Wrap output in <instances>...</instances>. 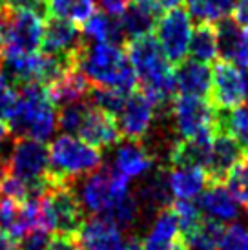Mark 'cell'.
<instances>
[{"instance_id":"cell-1","label":"cell","mask_w":248,"mask_h":250,"mask_svg":"<svg viewBox=\"0 0 248 250\" xmlns=\"http://www.w3.org/2000/svg\"><path fill=\"white\" fill-rule=\"evenodd\" d=\"M126 53L135 70L137 83L143 86V93L155 104V108L172 104L173 93L177 91L175 71L159 46L157 39L150 35L133 39L128 44Z\"/></svg>"},{"instance_id":"cell-2","label":"cell","mask_w":248,"mask_h":250,"mask_svg":"<svg viewBox=\"0 0 248 250\" xmlns=\"http://www.w3.org/2000/svg\"><path fill=\"white\" fill-rule=\"evenodd\" d=\"M75 66L95 88H115L130 93L137 84L135 70L121 44L84 42L75 55Z\"/></svg>"},{"instance_id":"cell-3","label":"cell","mask_w":248,"mask_h":250,"mask_svg":"<svg viewBox=\"0 0 248 250\" xmlns=\"http://www.w3.org/2000/svg\"><path fill=\"white\" fill-rule=\"evenodd\" d=\"M7 126L19 137H29L42 143L55 137L59 130V111L44 84H22L17 104L7 117Z\"/></svg>"},{"instance_id":"cell-4","label":"cell","mask_w":248,"mask_h":250,"mask_svg":"<svg viewBox=\"0 0 248 250\" xmlns=\"http://www.w3.org/2000/svg\"><path fill=\"white\" fill-rule=\"evenodd\" d=\"M49 150V177L57 183L83 179L103 167V152L86 143L79 135L62 133L51 139Z\"/></svg>"},{"instance_id":"cell-5","label":"cell","mask_w":248,"mask_h":250,"mask_svg":"<svg viewBox=\"0 0 248 250\" xmlns=\"http://www.w3.org/2000/svg\"><path fill=\"white\" fill-rule=\"evenodd\" d=\"M83 212L75 190L66 183L51 179L46 192L39 195V229L49 234H75L84 221Z\"/></svg>"},{"instance_id":"cell-6","label":"cell","mask_w":248,"mask_h":250,"mask_svg":"<svg viewBox=\"0 0 248 250\" xmlns=\"http://www.w3.org/2000/svg\"><path fill=\"white\" fill-rule=\"evenodd\" d=\"M0 33L2 57L37 53L42 48L44 39L42 15L0 4Z\"/></svg>"},{"instance_id":"cell-7","label":"cell","mask_w":248,"mask_h":250,"mask_svg":"<svg viewBox=\"0 0 248 250\" xmlns=\"http://www.w3.org/2000/svg\"><path fill=\"white\" fill-rule=\"evenodd\" d=\"M84 212L91 215H108L110 210L131 194L130 179L111 167H101L93 174L83 177L75 190Z\"/></svg>"},{"instance_id":"cell-8","label":"cell","mask_w":248,"mask_h":250,"mask_svg":"<svg viewBox=\"0 0 248 250\" xmlns=\"http://www.w3.org/2000/svg\"><path fill=\"white\" fill-rule=\"evenodd\" d=\"M7 167H9V174L29 185L37 195H42L51 185L49 150L46 143L42 141L19 137L9 150Z\"/></svg>"},{"instance_id":"cell-9","label":"cell","mask_w":248,"mask_h":250,"mask_svg":"<svg viewBox=\"0 0 248 250\" xmlns=\"http://www.w3.org/2000/svg\"><path fill=\"white\" fill-rule=\"evenodd\" d=\"M193 35L192 15L181 7L168 9L155 24V39L166 59L172 64H181L190 55V42Z\"/></svg>"},{"instance_id":"cell-10","label":"cell","mask_w":248,"mask_h":250,"mask_svg":"<svg viewBox=\"0 0 248 250\" xmlns=\"http://www.w3.org/2000/svg\"><path fill=\"white\" fill-rule=\"evenodd\" d=\"M173 128L183 139L215 132L217 110L203 97L179 95L170 104Z\"/></svg>"},{"instance_id":"cell-11","label":"cell","mask_w":248,"mask_h":250,"mask_svg":"<svg viewBox=\"0 0 248 250\" xmlns=\"http://www.w3.org/2000/svg\"><path fill=\"white\" fill-rule=\"evenodd\" d=\"M247 86L245 73L230 62L221 61L212 70V88H210V104L217 111L232 110L245 101Z\"/></svg>"},{"instance_id":"cell-12","label":"cell","mask_w":248,"mask_h":250,"mask_svg":"<svg viewBox=\"0 0 248 250\" xmlns=\"http://www.w3.org/2000/svg\"><path fill=\"white\" fill-rule=\"evenodd\" d=\"M119 130L123 137L130 141H141L152 130L155 121V104L145 93H128L117 117Z\"/></svg>"},{"instance_id":"cell-13","label":"cell","mask_w":248,"mask_h":250,"mask_svg":"<svg viewBox=\"0 0 248 250\" xmlns=\"http://www.w3.org/2000/svg\"><path fill=\"white\" fill-rule=\"evenodd\" d=\"M39 229V197L17 201L0 195V232L11 239H22L28 232Z\"/></svg>"},{"instance_id":"cell-14","label":"cell","mask_w":248,"mask_h":250,"mask_svg":"<svg viewBox=\"0 0 248 250\" xmlns=\"http://www.w3.org/2000/svg\"><path fill=\"white\" fill-rule=\"evenodd\" d=\"M75 239L83 250H121L124 245L123 229L103 215H91L84 219Z\"/></svg>"},{"instance_id":"cell-15","label":"cell","mask_w":248,"mask_h":250,"mask_svg":"<svg viewBox=\"0 0 248 250\" xmlns=\"http://www.w3.org/2000/svg\"><path fill=\"white\" fill-rule=\"evenodd\" d=\"M84 46L83 31L77 28L75 22L64 21L51 17L44 24V39H42V49L46 53L57 57L69 59L75 64V55Z\"/></svg>"},{"instance_id":"cell-16","label":"cell","mask_w":248,"mask_h":250,"mask_svg":"<svg viewBox=\"0 0 248 250\" xmlns=\"http://www.w3.org/2000/svg\"><path fill=\"white\" fill-rule=\"evenodd\" d=\"M145 250H188L185 237L181 234V225L172 205L159 210L152 227L143 241Z\"/></svg>"},{"instance_id":"cell-17","label":"cell","mask_w":248,"mask_h":250,"mask_svg":"<svg viewBox=\"0 0 248 250\" xmlns=\"http://www.w3.org/2000/svg\"><path fill=\"white\" fill-rule=\"evenodd\" d=\"M243 159V146L237 141L228 135V133L215 130L212 146H210V155L205 170H207L210 183H221L227 179L228 172Z\"/></svg>"},{"instance_id":"cell-18","label":"cell","mask_w":248,"mask_h":250,"mask_svg":"<svg viewBox=\"0 0 248 250\" xmlns=\"http://www.w3.org/2000/svg\"><path fill=\"white\" fill-rule=\"evenodd\" d=\"M219 57L225 62L248 70V26L227 19L217 24Z\"/></svg>"},{"instance_id":"cell-19","label":"cell","mask_w":248,"mask_h":250,"mask_svg":"<svg viewBox=\"0 0 248 250\" xmlns=\"http://www.w3.org/2000/svg\"><path fill=\"white\" fill-rule=\"evenodd\" d=\"M111 168L126 179H141L152 172L153 157L139 141H124L115 145Z\"/></svg>"},{"instance_id":"cell-20","label":"cell","mask_w":248,"mask_h":250,"mask_svg":"<svg viewBox=\"0 0 248 250\" xmlns=\"http://www.w3.org/2000/svg\"><path fill=\"white\" fill-rule=\"evenodd\" d=\"M79 137L93 145L99 150H104V148H111V146L117 145L123 137V133L119 130L117 119L113 115L90 106V111H88V115L83 123V128L79 132Z\"/></svg>"},{"instance_id":"cell-21","label":"cell","mask_w":248,"mask_h":250,"mask_svg":"<svg viewBox=\"0 0 248 250\" xmlns=\"http://www.w3.org/2000/svg\"><path fill=\"white\" fill-rule=\"evenodd\" d=\"M91 84L75 64L61 73L53 83L48 84V95L55 106H66L71 103H81L90 97Z\"/></svg>"},{"instance_id":"cell-22","label":"cell","mask_w":248,"mask_h":250,"mask_svg":"<svg viewBox=\"0 0 248 250\" xmlns=\"http://www.w3.org/2000/svg\"><path fill=\"white\" fill-rule=\"evenodd\" d=\"M239 203L230 194V190L225 188L221 183H210V187L205 190V194L199 195V210L208 219L219 223H234L241 210Z\"/></svg>"},{"instance_id":"cell-23","label":"cell","mask_w":248,"mask_h":250,"mask_svg":"<svg viewBox=\"0 0 248 250\" xmlns=\"http://www.w3.org/2000/svg\"><path fill=\"white\" fill-rule=\"evenodd\" d=\"M175 84L179 95L207 97L212 88V70L199 61H183L175 70Z\"/></svg>"},{"instance_id":"cell-24","label":"cell","mask_w":248,"mask_h":250,"mask_svg":"<svg viewBox=\"0 0 248 250\" xmlns=\"http://www.w3.org/2000/svg\"><path fill=\"white\" fill-rule=\"evenodd\" d=\"M170 192L175 199H195L210 185L207 170L201 167H172L166 172Z\"/></svg>"},{"instance_id":"cell-25","label":"cell","mask_w":248,"mask_h":250,"mask_svg":"<svg viewBox=\"0 0 248 250\" xmlns=\"http://www.w3.org/2000/svg\"><path fill=\"white\" fill-rule=\"evenodd\" d=\"M157 19V9L152 4H148L145 0H133L130 7L119 17L124 39L133 41L139 37L150 35V31L155 29Z\"/></svg>"},{"instance_id":"cell-26","label":"cell","mask_w":248,"mask_h":250,"mask_svg":"<svg viewBox=\"0 0 248 250\" xmlns=\"http://www.w3.org/2000/svg\"><path fill=\"white\" fill-rule=\"evenodd\" d=\"M214 133L183 139L177 145H173L172 152H170L172 167H207Z\"/></svg>"},{"instance_id":"cell-27","label":"cell","mask_w":248,"mask_h":250,"mask_svg":"<svg viewBox=\"0 0 248 250\" xmlns=\"http://www.w3.org/2000/svg\"><path fill=\"white\" fill-rule=\"evenodd\" d=\"M172 192L168 185V175L166 172H155L152 177L146 179L145 185L139 187L137 201L141 207H146L152 212H159L163 208H168L172 205Z\"/></svg>"},{"instance_id":"cell-28","label":"cell","mask_w":248,"mask_h":250,"mask_svg":"<svg viewBox=\"0 0 248 250\" xmlns=\"http://www.w3.org/2000/svg\"><path fill=\"white\" fill-rule=\"evenodd\" d=\"M84 39L88 42H113V44H121L124 41V33L121 28V21L117 17H110V15L93 13L84 22L83 28Z\"/></svg>"},{"instance_id":"cell-29","label":"cell","mask_w":248,"mask_h":250,"mask_svg":"<svg viewBox=\"0 0 248 250\" xmlns=\"http://www.w3.org/2000/svg\"><path fill=\"white\" fill-rule=\"evenodd\" d=\"M188 11L201 24H219L234 13L235 0H185Z\"/></svg>"},{"instance_id":"cell-30","label":"cell","mask_w":248,"mask_h":250,"mask_svg":"<svg viewBox=\"0 0 248 250\" xmlns=\"http://www.w3.org/2000/svg\"><path fill=\"white\" fill-rule=\"evenodd\" d=\"M215 130L232 135L245 150H248V106L239 104L232 110L217 111Z\"/></svg>"},{"instance_id":"cell-31","label":"cell","mask_w":248,"mask_h":250,"mask_svg":"<svg viewBox=\"0 0 248 250\" xmlns=\"http://www.w3.org/2000/svg\"><path fill=\"white\" fill-rule=\"evenodd\" d=\"M190 55L193 61L205 64L214 62L219 57L217 29L212 24H199V28L193 29L192 42H190Z\"/></svg>"},{"instance_id":"cell-32","label":"cell","mask_w":248,"mask_h":250,"mask_svg":"<svg viewBox=\"0 0 248 250\" xmlns=\"http://www.w3.org/2000/svg\"><path fill=\"white\" fill-rule=\"evenodd\" d=\"M97 0H48V13L57 19L84 24L95 13Z\"/></svg>"},{"instance_id":"cell-33","label":"cell","mask_w":248,"mask_h":250,"mask_svg":"<svg viewBox=\"0 0 248 250\" xmlns=\"http://www.w3.org/2000/svg\"><path fill=\"white\" fill-rule=\"evenodd\" d=\"M223 236H225L223 223L207 217L190 236L185 237V243L188 250H219Z\"/></svg>"},{"instance_id":"cell-34","label":"cell","mask_w":248,"mask_h":250,"mask_svg":"<svg viewBox=\"0 0 248 250\" xmlns=\"http://www.w3.org/2000/svg\"><path fill=\"white\" fill-rule=\"evenodd\" d=\"M90 106L91 104L86 103V101L61 106V111H59V130H62V133L79 135L84 119H86L88 111H90Z\"/></svg>"},{"instance_id":"cell-35","label":"cell","mask_w":248,"mask_h":250,"mask_svg":"<svg viewBox=\"0 0 248 250\" xmlns=\"http://www.w3.org/2000/svg\"><path fill=\"white\" fill-rule=\"evenodd\" d=\"M126 97H128L126 91L115 90V88H95L90 91V104L97 110H103L113 117H117Z\"/></svg>"},{"instance_id":"cell-36","label":"cell","mask_w":248,"mask_h":250,"mask_svg":"<svg viewBox=\"0 0 248 250\" xmlns=\"http://www.w3.org/2000/svg\"><path fill=\"white\" fill-rule=\"evenodd\" d=\"M227 187L235 201L248 210V157L241 159L227 175Z\"/></svg>"},{"instance_id":"cell-37","label":"cell","mask_w":248,"mask_h":250,"mask_svg":"<svg viewBox=\"0 0 248 250\" xmlns=\"http://www.w3.org/2000/svg\"><path fill=\"white\" fill-rule=\"evenodd\" d=\"M172 208L177 215V219H179L183 237L190 236L193 230L199 227V223L203 221L199 205L192 203V199H177L175 203H172Z\"/></svg>"},{"instance_id":"cell-38","label":"cell","mask_w":248,"mask_h":250,"mask_svg":"<svg viewBox=\"0 0 248 250\" xmlns=\"http://www.w3.org/2000/svg\"><path fill=\"white\" fill-rule=\"evenodd\" d=\"M17 99H19L17 84L0 71V119L7 121L17 104Z\"/></svg>"},{"instance_id":"cell-39","label":"cell","mask_w":248,"mask_h":250,"mask_svg":"<svg viewBox=\"0 0 248 250\" xmlns=\"http://www.w3.org/2000/svg\"><path fill=\"white\" fill-rule=\"evenodd\" d=\"M219 250H248V229L241 223H234L225 230Z\"/></svg>"},{"instance_id":"cell-40","label":"cell","mask_w":248,"mask_h":250,"mask_svg":"<svg viewBox=\"0 0 248 250\" xmlns=\"http://www.w3.org/2000/svg\"><path fill=\"white\" fill-rule=\"evenodd\" d=\"M49 239H51L49 232L42 229H35L22 237L21 243H19V250H48Z\"/></svg>"},{"instance_id":"cell-41","label":"cell","mask_w":248,"mask_h":250,"mask_svg":"<svg viewBox=\"0 0 248 250\" xmlns=\"http://www.w3.org/2000/svg\"><path fill=\"white\" fill-rule=\"evenodd\" d=\"M6 6L22 11H33V13L44 15L48 13V0H6Z\"/></svg>"},{"instance_id":"cell-42","label":"cell","mask_w":248,"mask_h":250,"mask_svg":"<svg viewBox=\"0 0 248 250\" xmlns=\"http://www.w3.org/2000/svg\"><path fill=\"white\" fill-rule=\"evenodd\" d=\"M97 2H99V6H101V9H103L104 13L119 19L130 7V4L133 0H97Z\"/></svg>"},{"instance_id":"cell-43","label":"cell","mask_w":248,"mask_h":250,"mask_svg":"<svg viewBox=\"0 0 248 250\" xmlns=\"http://www.w3.org/2000/svg\"><path fill=\"white\" fill-rule=\"evenodd\" d=\"M79 243L77 239L71 237V234H57L55 237L49 239L48 250H77Z\"/></svg>"},{"instance_id":"cell-44","label":"cell","mask_w":248,"mask_h":250,"mask_svg":"<svg viewBox=\"0 0 248 250\" xmlns=\"http://www.w3.org/2000/svg\"><path fill=\"white\" fill-rule=\"evenodd\" d=\"M234 15L235 21L248 26V0H235Z\"/></svg>"},{"instance_id":"cell-45","label":"cell","mask_w":248,"mask_h":250,"mask_svg":"<svg viewBox=\"0 0 248 250\" xmlns=\"http://www.w3.org/2000/svg\"><path fill=\"white\" fill-rule=\"evenodd\" d=\"M148 4H152L157 11H168V9H173V7H179V4L183 0H145Z\"/></svg>"},{"instance_id":"cell-46","label":"cell","mask_w":248,"mask_h":250,"mask_svg":"<svg viewBox=\"0 0 248 250\" xmlns=\"http://www.w3.org/2000/svg\"><path fill=\"white\" fill-rule=\"evenodd\" d=\"M0 250H19V245L6 234H0Z\"/></svg>"},{"instance_id":"cell-47","label":"cell","mask_w":248,"mask_h":250,"mask_svg":"<svg viewBox=\"0 0 248 250\" xmlns=\"http://www.w3.org/2000/svg\"><path fill=\"white\" fill-rule=\"evenodd\" d=\"M7 137H9V126L6 125L4 119H0V146L6 143Z\"/></svg>"},{"instance_id":"cell-48","label":"cell","mask_w":248,"mask_h":250,"mask_svg":"<svg viewBox=\"0 0 248 250\" xmlns=\"http://www.w3.org/2000/svg\"><path fill=\"white\" fill-rule=\"evenodd\" d=\"M121 250H145L143 249V243L137 241V239H130V241H124L123 249Z\"/></svg>"},{"instance_id":"cell-49","label":"cell","mask_w":248,"mask_h":250,"mask_svg":"<svg viewBox=\"0 0 248 250\" xmlns=\"http://www.w3.org/2000/svg\"><path fill=\"white\" fill-rule=\"evenodd\" d=\"M7 175H9V167H7V159L0 157V185L4 183Z\"/></svg>"},{"instance_id":"cell-50","label":"cell","mask_w":248,"mask_h":250,"mask_svg":"<svg viewBox=\"0 0 248 250\" xmlns=\"http://www.w3.org/2000/svg\"><path fill=\"white\" fill-rule=\"evenodd\" d=\"M245 86H247V95H245V99L248 101V73L245 75Z\"/></svg>"},{"instance_id":"cell-51","label":"cell","mask_w":248,"mask_h":250,"mask_svg":"<svg viewBox=\"0 0 248 250\" xmlns=\"http://www.w3.org/2000/svg\"><path fill=\"white\" fill-rule=\"evenodd\" d=\"M4 2H6V0H0V4H4Z\"/></svg>"}]
</instances>
